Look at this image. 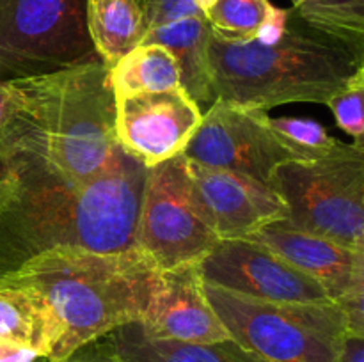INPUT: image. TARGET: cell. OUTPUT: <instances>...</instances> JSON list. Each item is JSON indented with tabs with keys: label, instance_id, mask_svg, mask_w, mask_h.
Returning <instances> with one entry per match:
<instances>
[{
	"label": "cell",
	"instance_id": "cell-1",
	"mask_svg": "<svg viewBox=\"0 0 364 362\" xmlns=\"http://www.w3.org/2000/svg\"><path fill=\"white\" fill-rule=\"evenodd\" d=\"M16 183L0 202V279L52 251L135 248L149 169L119 146L112 165L87 183H71L23 153L2 148Z\"/></svg>",
	"mask_w": 364,
	"mask_h": 362
},
{
	"label": "cell",
	"instance_id": "cell-2",
	"mask_svg": "<svg viewBox=\"0 0 364 362\" xmlns=\"http://www.w3.org/2000/svg\"><path fill=\"white\" fill-rule=\"evenodd\" d=\"M7 82L20 112L0 148L23 153L77 185L112 165L119 151L116 96L102 60Z\"/></svg>",
	"mask_w": 364,
	"mask_h": 362
},
{
	"label": "cell",
	"instance_id": "cell-3",
	"mask_svg": "<svg viewBox=\"0 0 364 362\" xmlns=\"http://www.w3.org/2000/svg\"><path fill=\"white\" fill-rule=\"evenodd\" d=\"M159 268L137 247L123 252L78 248L45 252L2 277L38 291L52 309L60 339L50 362L71 353L117 327L139 323L155 291Z\"/></svg>",
	"mask_w": 364,
	"mask_h": 362
},
{
	"label": "cell",
	"instance_id": "cell-4",
	"mask_svg": "<svg viewBox=\"0 0 364 362\" xmlns=\"http://www.w3.org/2000/svg\"><path fill=\"white\" fill-rule=\"evenodd\" d=\"M210 80L215 99L267 110L287 103H323L364 66V53L299 20L290 9L272 43L231 41L212 32Z\"/></svg>",
	"mask_w": 364,
	"mask_h": 362
},
{
	"label": "cell",
	"instance_id": "cell-5",
	"mask_svg": "<svg viewBox=\"0 0 364 362\" xmlns=\"http://www.w3.org/2000/svg\"><path fill=\"white\" fill-rule=\"evenodd\" d=\"M203 287L230 339L262 362H336L348 332L336 304L270 302Z\"/></svg>",
	"mask_w": 364,
	"mask_h": 362
},
{
	"label": "cell",
	"instance_id": "cell-6",
	"mask_svg": "<svg viewBox=\"0 0 364 362\" xmlns=\"http://www.w3.org/2000/svg\"><path fill=\"white\" fill-rule=\"evenodd\" d=\"M290 226L364 251V146L341 142L316 160H288L270 180Z\"/></svg>",
	"mask_w": 364,
	"mask_h": 362
},
{
	"label": "cell",
	"instance_id": "cell-7",
	"mask_svg": "<svg viewBox=\"0 0 364 362\" xmlns=\"http://www.w3.org/2000/svg\"><path fill=\"white\" fill-rule=\"evenodd\" d=\"M96 60L85 0H0V80Z\"/></svg>",
	"mask_w": 364,
	"mask_h": 362
},
{
	"label": "cell",
	"instance_id": "cell-8",
	"mask_svg": "<svg viewBox=\"0 0 364 362\" xmlns=\"http://www.w3.org/2000/svg\"><path fill=\"white\" fill-rule=\"evenodd\" d=\"M220 238L205 222L192 192L187 158L151 167L139 209L135 245L160 270L199 265Z\"/></svg>",
	"mask_w": 364,
	"mask_h": 362
},
{
	"label": "cell",
	"instance_id": "cell-9",
	"mask_svg": "<svg viewBox=\"0 0 364 362\" xmlns=\"http://www.w3.org/2000/svg\"><path fill=\"white\" fill-rule=\"evenodd\" d=\"M183 156L199 165L226 169L270 185L279 163L291 158L269 128V112L215 99L203 112L201 124Z\"/></svg>",
	"mask_w": 364,
	"mask_h": 362
},
{
	"label": "cell",
	"instance_id": "cell-10",
	"mask_svg": "<svg viewBox=\"0 0 364 362\" xmlns=\"http://www.w3.org/2000/svg\"><path fill=\"white\" fill-rule=\"evenodd\" d=\"M203 283L270 302L334 304L323 286L251 238L220 240L199 263Z\"/></svg>",
	"mask_w": 364,
	"mask_h": 362
},
{
	"label": "cell",
	"instance_id": "cell-11",
	"mask_svg": "<svg viewBox=\"0 0 364 362\" xmlns=\"http://www.w3.org/2000/svg\"><path fill=\"white\" fill-rule=\"evenodd\" d=\"M201 119L181 87L116 98L117 144L148 169L183 155Z\"/></svg>",
	"mask_w": 364,
	"mask_h": 362
},
{
	"label": "cell",
	"instance_id": "cell-12",
	"mask_svg": "<svg viewBox=\"0 0 364 362\" xmlns=\"http://www.w3.org/2000/svg\"><path fill=\"white\" fill-rule=\"evenodd\" d=\"M187 170L199 212L220 240L249 238L267 224L287 219V206L270 185L191 160Z\"/></svg>",
	"mask_w": 364,
	"mask_h": 362
},
{
	"label": "cell",
	"instance_id": "cell-13",
	"mask_svg": "<svg viewBox=\"0 0 364 362\" xmlns=\"http://www.w3.org/2000/svg\"><path fill=\"white\" fill-rule=\"evenodd\" d=\"M139 325L155 337L187 343L228 341L226 329L210 305L198 265L160 270L153 298Z\"/></svg>",
	"mask_w": 364,
	"mask_h": 362
},
{
	"label": "cell",
	"instance_id": "cell-14",
	"mask_svg": "<svg viewBox=\"0 0 364 362\" xmlns=\"http://www.w3.org/2000/svg\"><path fill=\"white\" fill-rule=\"evenodd\" d=\"M249 238L267 245L295 268L315 279L334 302L364 277V251L348 248L290 226L284 220L267 224Z\"/></svg>",
	"mask_w": 364,
	"mask_h": 362
},
{
	"label": "cell",
	"instance_id": "cell-15",
	"mask_svg": "<svg viewBox=\"0 0 364 362\" xmlns=\"http://www.w3.org/2000/svg\"><path fill=\"white\" fill-rule=\"evenodd\" d=\"M210 35L212 28L205 14H199L149 28L141 43L164 46L174 57L180 71V87L203 112L215 102L210 80Z\"/></svg>",
	"mask_w": 364,
	"mask_h": 362
},
{
	"label": "cell",
	"instance_id": "cell-16",
	"mask_svg": "<svg viewBox=\"0 0 364 362\" xmlns=\"http://www.w3.org/2000/svg\"><path fill=\"white\" fill-rule=\"evenodd\" d=\"M123 362H262L235 341L187 343L149 336L139 323H127L103 336Z\"/></svg>",
	"mask_w": 364,
	"mask_h": 362
},
{
	"label": "cell",
	"instance_id": "cell-17",
	"mask_svg": "<svg viewBox=\"0 0 364 362\" xmlns=\"http://www.w3.org/2000/svg\"><path fill=\"white\" fill-rule=\"evenodd\" d=\"M59 339V323L38 291L0 283V341L31 348L41 358H50Z\"/></svg>",
	"mask_w": 364,
	"mask_h": 362
},
{
	"label": "cell",
	"instance_id": "cell-18",
	"mask_svg": "<svg viewBox=\"0 0 364 362\" xmlns=\"http://www.w3.org/2000/svg\"><path fill=\"white\" fill-rule=\"evenodd\" d=\"M85 25L96 53L109 70L137 48L148 32L137 0H85Z\"/></svg>",
	"mask_w": 364,
	"mask_h": 362
},
{
	"label": "cell",
	"instance_id": "cell-19",
	"mask_svg": "<svg viewBox=\"0 0 364 362\" xmlns=\"http://www.w3.org/2000/svg\"><path fill=\"white\" fill-rule=\"evenodd\" d=\"M205 18L212 32L224 39L272 43L283 35L290 9L270 0H217Z\"/></svg>",
	"mask_w": 364,
	"mask_h": 362
},
{
	"label": "cell",
	"instance_id": "cell-20",
	"mask_svg": "<svg viewBox=\"0 0 364 362\" xmlns=\"http://www.w3.org/2000/svg\"><path fill=\"white\" fill-rule=\"evenodd\" d=\"M116 98L180 87L176 60L160 45H139L109 70Z\"/></svg>",
	"mask_w": 364,
	"mask_h": 362
},
{
	"label": "cell",
	"instance_id": "cell-21",
	"mask_svg": "<svg viewBox=\"0 0 364 362\" xmlns=\"http://www.w3.org/2000/svg\"><path fill=\"white\" fill-rule=\"evenodd\" d=\"M291 11L308 27L364 53V0H304Z\"/></svg>",
	"mask_w": 364,
	"mask_h": 362
},
{
	"label": "cell",
	"instance_id": "cell-22",
	"mask_svg": "<svg viewBox=\"0 0 364 362\" xmlns=\"http://www.w3.org/2000/svg\"><path fill=\"white\" fill-rule=\"evenodd\" d=\"M269 128L277 141L290 151L294 160H316L331 155L341 141L331 137L318 121L309 117H270Z\"/></svg>",
	"mask_w": 364,
	"mask_h": 362
},
{
	"label": "cell",
	"instance_id": "cell-23",
	"mask_svg": "<svg viewBox=\"0 0 364 362\" xmlns=\"http://www.w3.org/2000/svg\"><path fill=\"white\" fill-rule=\"evenodd\" d=\"M364 66L359 67L347 80V84L326 103L333 112L338 126L347 131L354 141H363L364 133Z\"/></svg>",
	"mask_w": 364,
	"mask_h": 362
},
{
	"label": "cell",
	"instance_id": "cell-24",
	"mask_svg": "<svg viewBox=\"0 0 364 362\" xmlns=\"http://www.w3.org/2000/svg\"><path fill=\"white\" fill-rule=\"evenodd\" d=\"M364 277L355 280L334 304L340 307L348 334L364 336Z\"/></svg>",
	"mask_w": 364,
	"mask_h": 362
},
{
	"label": "cell",
	"instance_id": "cell-25",
	"mask_svg": "<svg viewBox=\"0 0 364 362\" xmlns=\"http://www.w3.org/2000/svg\"><path fill=\"white\" fill-rule=\"evenodd\" d=\"M36 362H50L46 358H38ZM60 362H123L114 355V351L110 350L109 344L105 343L103 337L92 341V343L85 344V346L78 348L75 353H71L70 357L64 358Z\"/></svg>",
	"mask_w": 364,
	"mask_h": 362
},
{
	"label": "cell",
	"instance_id": "cell-26",
	"mask_svg": "<svg viewBox=\"0 0 364 362\" xmlns=\"http://www.w3.org/2000/svg\"><path fill=\"white\" fill-rule=\"evenodd\" d=\"M20 112V98L11 82L0 80V142L9 131L11 124Z\"/></svg>",
	"mask_w": 364,
	"mask_h": 362
},
{
	"label": "cell",
	"instance_id": "cell-27",
	"mask_svg": "<svg viewBox=\"0 0 364 362\" xmlns=\"http://www.w3.org/2000/svg\"><path fill=\"white\" fill-rule=\"evenodd\" d=\"M336 362H364V336L345 334Z\"/></svg>",
	"mask_w": 364,
	"mask_h": 362
},
{
	"label": "cell",
	"instance_id": "cell-28",
	"mask_svg": "<svg viewBox=\"0 0 364 362\" xmlns=\"http://www.w3.org/2000/svg\"><path fill=\"white\" fill-rule=\"evenodd\" d=\"M14 183H16V167L13 158L0 148V202L13 190Z\"/></svg>",
	"mask_w": 364,
	"mask_h": 362
},
{
	"label": "cell",
	"instance_id": "cell-29",
	"mask_svg": "<svg viewBox=\"0 0 364 362\" xmlns=\"http://www.w3.org/2000/svg\"><path fill=\"white\" fill-rule=\"evenodd\" d=\"M38 358H41L39 353L31 348L0 341V362H36Z\"/></svg>",
	"mask_w": 364,
	"mask_h": 362
},
{
	"label": "cell",
	"instance_id": "cell-30",
	"mask_svg": "<svg viewBox=\"0 0 364 362\" xmlns=\"http://www.w3.org/2000/svg\"><path fill=\"white\" fill-rule=\"evenodd\" d=\"M291 2H294V7H297V6H301V4L304 2V0H291Z\"/></svg>",
	"mask_w": 364,
	"mask_h": 362
},
{
	"label": "cell",
	"instance_id": "cell-31",
	"mask_svg": "<svg viewBox=\"0 0 364 362\" xmlns=\"http://www.w3.org/2000/svg\"><path fill=\"white\" fill-rule=\"evenodd\" d=\"M137 2H139V4H141V2H142V0H137Z\"/></svg>",
	"mask_w": 364,
	"mask_h": 362
}]
</instances>
